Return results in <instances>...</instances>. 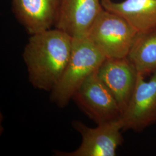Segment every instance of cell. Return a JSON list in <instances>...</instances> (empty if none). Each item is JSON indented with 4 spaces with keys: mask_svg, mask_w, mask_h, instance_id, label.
I'll return each instance as SVG.
<instances>
[{
    "mask_svg": "<svg viewBox=\"0 0 156 156\" xmlns=\"http://www.w3.org/2000/svg\"><path fill=\"white\" fill-rule=\"evenodd\" d=\"M72 38L57 28L31 35L23 58L34 88L51 91L69 62Z\"/></svg>",
    "mask_w": 156,
    "mask_h": 156,
    "instance_id": "cell-1",
    "label": "cell"
},
{
    "mask_svg": "<svg viewBox=\"0 0 156 156\" xmlns=\"http://www.w3.org/2000/svg\"><path fill=\"white\" fill-rule=\"evenodd\" d=\"M87 37L72 38L69 62L55 86L50 91V100L61 108L67 106L75 91L106 60Z\"/></svg>",
    "mask_w": 156,
    "mask_h": 156,
    "instance_id": "cell-2",
    "label": "cell"
},
{
    "mask_svg": "<svg viewBox=\"0 0 156 156\" xmlns=\"http://www.w3.org/2000/svg\"><path fill=\"white\" fill-rule=\"evenodd\" d=\"M138 31L123 17L103 8L87 37L106 58L128 56Z\"/></svg>",
    "mask_w": 156,
    "mask_h": 156,
    "instance_id": "cell-3",
    "label": "cell"
},
{
    "mask_svg": "<svg viewBox=\"0 0 156 156\" xmlns=\"http://www.w3.org/2000/svg\"><path fill=\"white\" fill-rule=\"evenodd\" d=\"M73 100L97 124L119 120L123 115L117 101L98 77L97 71L84 80L74 93Z\"/></svg>",
    "mask_w": 156,
    "mask_h": 156,
    "instance_id": "cell-4",
    "label": "cell"
},
{
    "mask_svg": "<svg viewBox=\"0 0 156 156\" xmlns=\"http://www.w3.org/2000/svg\"><path fill=\"white\" fill-rule=\"evenodd\" d=\"M72 126L81 135L82 140L77 149L71 152L56 151L58 156H115L123 144V124L117 120L97 124L91 128L80 121L73 120Z\"/></svg>",
    "mask_w": 156,
    "mask_h": 156,
    "instance_id": "cell-5",
    "label": "cell"
},
{
    "mask_svg": "<svg viewBox=\"0 0 156 156\" xmlns=\"http://www.w3.org/2000/svg\"><path fill=\"white\" fill-rule=\"evenodd\" d=\"M121 120L123 130L141 132L156 123V71L146 80L138 73L136 83Z\"/></svg>",
    "mask_w": 156,
    "mask_h": 156,
    "instance_id": "cell-6",
    "label": "cell"
},
{
    "mask_svg": "<svg viewBox=\"0 0 156 156\" xmlns=\"http://www.w3.org/2000/svg\"><path fill=\"white\" fill-rule=\"evenodd\" d=\"M103 8L101 0H61L55 27L72 38L87 37Z\"/></svg>",
    "mask_w": 156,
    "mask_h": 156,
    "instance_id": "cell-7",
    "label": "cell"
},
{
    "mask_svg": "<svg viewBox=\"0 0 156 156\" xmlns=\"http://www.w3.org/2000/svg\"><path fill=\"white\" fill-rule=\"evenodd\" d=\"M97 74L117 101L122 113L128 106L136 83L138 73L128 57L106 58Z\"/></svg>",
    "mask_w": 156,
    "mask_h": 156,
    "instance_id": "cell-8",
    "label": "cell"
},
{
    "mask_svg": "<svg viewBox=\"0 0 156 156\" xmlns=\"http://www.w3.org/2000/svg\"><path fill=\"white\" fill-rule=\"evenodd\" d=\"M61 0H12V11L30 35L55 25Z\"/></svg>",
    "mask_w": 156,
    "mask_h": 156,
    "instance_id": "cell-9",
    "label": "cell"
},
{
    "mask_svg": "<svg viewBox=\"0 0 156 156\" xmlns=\"http://www.w3.org/2000/svg\"><path fill=\"white\" fill-rule=\"evenodd\" d=\"M103 8L126 19L138 32L156 27V0H101Z\"/></svg>",
    "mask_w": 156,
    "mask_h": 156,
    "instance_id": "cell-10",
    "label": "cell"
},
{
    "mask_svg": "<svg viewBox=\"0 0 156 156\" xmlns=\"http://www.w3.org/2000/svg\"><path fill=\"white\" fill-rule=\"evenodd\" d=\"M127 57L141 75L156 72V27L137 33Z\"/></svg>",
    "mask_w": 156,
    "mask_h": 156,
    "instance_id": "cell-11",
    "label": "cell"
}]
</instances>
